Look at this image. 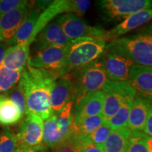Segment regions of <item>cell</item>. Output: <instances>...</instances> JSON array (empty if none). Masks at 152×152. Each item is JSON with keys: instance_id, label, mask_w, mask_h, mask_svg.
Segmentation results:
<instances>
[{"instance_id": "7402d4cb", "label": "cell", "mask_w": 152, "mask_h": 152, "mask_svg": "<svg viewBox=\"0 0 152 152\" xmlns=\"http://www.w3.org/2000/svg\"><path fill=\"white\" fill-rule=\"evenodd\" d=\"M131 130L128 128L113 130L103 145V152H126Z\"/></svg>"}, {"instance_id": "ffe728a7", "label": "cell", "mask_w": 152, "mask_h": 152, "mask_svg": "<svg viewBox=\"0 0 152 152\" xmlns=\"http://www.w3.org/2000/svg\"><path fill=\"white\" fill-rule=\"evenodd\" d=\"M69 14V0H56L53 1L52 4L41 13L38 20L36 23L35 30H34L31 39L30 45L37 34L43 29L47 24L54 20L59 14Z\"/></svg>"}, {"instance_id": "f546056e", "label": "cell", "mask_w": 152, "mask_h": 152, "mask_svg": "<svg viewBox=\"0 0 152 152\" xmlns=\"http://www.w3.org/2000/svg\"><path fill=\"white\" fill-rule=\"evenodd\" d=\"M112 131L113 130L107 125V123H105L102 126H100L99 128L96 129V130H94V132L91 133V134L85 136H86L87 140H90L91 142H92L95 145L102 148L106 140L111 134Z\"/></svg>"}, {"instance_id": "ac0fdd59", "label": "cell", "mask_w": 152, "mask_h": 152, "mask_svg": "<svg viewBox=\"0 0 152 152\" xmlns=\"http://www.w3.org/2000/svg\"><path fill=\"white\" fill-rule=\"evenodd\" d=\"M151 108V99L136 94L129 115L128 128L131 131H143Z\"/></svg>"}, {"instance_id": "836d02e7", "label": "cell", "mask_w": 152, "mask_h": 152, "mask_svg": "<svg viewBox=\"0 0 152 152\" xmlns=\"http://www.w3.org/2000/svg\"><path fill=\"white\" fill-rule=\"evenodd\" d=\"M84 139V144H83V152H103V149L98 146L95 145L90 140H87L85 135H83Z\"/></svg>"}, {"instance_id": "4fadbf2b", "label": "cell", "mask_w": 152, "mask_h": 152, "mask_svg": "<svg viewBox=\"0 0 152 152\" xmlns=\"http://www.w3.org/2000/svg\"><path fill=\"white\" fill-rule=\"evenodd\" d=\"M31 8L28 1L10 12L0 16V42L9 44L16 35Z\"/></svg>"}, {"instance_id": "cb8c5ba5", "label": "cell", "mask_w": 152, "mask_h": 152, "mask_svg": "<svg viewBox=\"0 0 152 152\" xmlns=\"http://www.w3.org/2000/svg\"><path fill=\"white\" fill-rule=\"evenodd\" d=\"M106 123L103 115L86 117L73 120L75 135H88Z\"/></svg>"}, {"instance_id": "5bb4252c", "label": "cell", "mask_w": 152, "mask_h": 152, "mask_svg": "<svg viewBox=\"0 0 152 152\" xmlns=\"http://www.w3.org/2000/svg\"><path fill=\"white\" fill-rule=\"evenodd\" d=\"M104 94L102 90L89 93L78 102L74 103V120L102 115L103 112Z\"/></svg>"}, {"instance_id": "277c9868", "label": "cell", "mask_w": 152, "mask_h": 152, "mask_svg": "<svg viewBox=\"0 0 152 152\" xmlns=\"http://www.w3.org/2000/svg\"><path fill=\"white\" fill-rule=\"evenodd\" d=\"M106 45V42L99 38L81 37L72 40L68 49L66 75L98 59L105 51Z\"/></svg>"}, {"instance_id": "9a60e30c", "label": "cell", "mask_w": 152, "mask_h": 152, "mask_svg": "<svg viewBox=\"0 0 152 152\" xmlns=\"http://www.w3.org/2000/svg\"><path fill=\"white\" fill-rule=\"evenodd\" d=\"M152 20V9H145L128 16L116 26L106 30L105 41L110 42L118 39L140 27Z\"/></svg>"}, {"instance_id": "83f0119b", "label": "cell", "mask_w": 152, "mask_h": 152, "mask_svg": "<svg viewBox=\"0 0 152 152\" xmlns=\"http://www.w3.org/2000/svg\"><path fill=\"white\" fill-rule=\"evenodd\" d=\"M84 139L83 135L70 136L53 149L54 152H83Z\"/></svg>"}, {"instance_id": "4316f807", "label": "cell", "mask_w": 152, "mask_h": 152, "mask_svg": "<svg viewBox=\"0 0 152 152\" xmlns=\"http://www.w3.org/2000/svg\"><path fill=\"white\" fill-rule=\"evenodd\" d=\"M147 135L140 131H131L126 152H149Z\"/></svg>"}, {"instance_id": "f1b7e54d", "label": "cell", "mask_w": 152, "mask_h": 152, "mask_svg": "<svg viewBox=\"0 0 152 152\" xmlns=\"http://www.w3.org/2000/svg\"><path fill=\"white\" fill-rule=\"evenodd\" d=\"M18 144L17 134L9 128L3 129L0 133V152H14Z\"/></svg>"}, {"instance_id": "d6986e66", "label": "cell", "mask_w": 152, "mask_h": 152, "mask_svg": "<svg viewBox=\"0 0 152 152\" xmlns=\"http://www.w3.org/2000/svg\"><path fill=\"white\" fill-rule=\"evenodd\" d=\"M30 47L28 43L9 47L6 52L2 65L13 71H23L30 58Z\"/></svg>"}, {"instance_id": "e575fe53", "label": "cell", "mask_w": 152, "mask_h": 152, "mask_svg": "<svg viewBox=\"0 0 152 152\" xmlns=\"http://www.w3.org/2000/svg\"><path fill=\"white\" fill-rule=\"evenodd\" d=\"M143 132L147 135L152 137V108L149 112V115H148L147 121H146Z\"/></svg>"}, {"instance_id": "2e32d148", "label": "cell", "mask_w": 152, "mask_h": 152, "mask_svg": "<svg viewBox=\"0 0 152 152\" xmlns=\"http://www.w3.org/2000/svg\"><path fill=\"white\" fill-rule=\"evenodd\" d=\"M128 83L137 94L152 100V68L133 64L129 73Z\"/></svg>"}, {"instance_id": "7c38bea8", "label": "cell", "mask_w": 152, "mask_h": 152, "mask_svg": "<svg viewBox=\"0 0 152 152\" xmlns=\"http://www.w3.org/2000/svg\"><path fill=\"white\" fill-rule=\"evenodd\" d=\"M43 120L33 113H27L20 123L18 145L33 147L41 144L43 140Z\"/></svg>"}, {"instance_id": "3957f363", "label": "cell", "mask_w": 152, "mask_h": 152, "mask_svg": "<svg viewBox=\"0 0 152 152\" xmlns=\"http://www.w3.org/2000/svg\"><path fill=\"white\" fill-rule=\"evenodd\" d=\"M106 49L124 55L136 65L152 68V32L113 39L106 44Z\"/></svg>"}, {"instance_id": "44dd1931", "label": "cell", "mask_w": 152, "mask_h": 152, "mask_svg": "<svg viewBox=\"0 0 152 152\" xmlns=\"http://www.w3.org/2000/svg\"><path fill=\"white\" fill-rule=\"evenodd\" d=\"M41 13V11L38 9L30 8L27 16L22 23L16 35L8 44L9 47L25 43H28L31 45L30 39Z\"/></svg>"}, {"instance_id": "8fae6325", "label": "cell", "mask_w": 152, "mask_h": 152, "mask_svg": "<svg viewBox=\"0 0 152 152\" xmlns=\"http://www.w3.org/2000/svg\"><path fill=\"white\" fill-rule=\"evenodd\" d=\"M59 24L53 20L37 34L32 43L34 54L49 47H66L71 45Z\"/></svg>"}, {"instance_id": "74e56055", "label": "cell", "mask_w": 152, "mask_h": 152, "mask_svg": "<svg viewBox=\"0 0 152 152\" xmlns=\"http://www.w3.org/2000/svg\"><path fill=\"white\" fill-rule=\"evenodd\" d=\"M147 146L149 148V152H152V137L147 135Z\"/></svg>"}, {"instance_id": "52a82bcc", "label": "cell", "mask_w": 152, "mask_h": 152, "mask_svg": "<svg viewBox=\"0 0 152 152\" xmlns=\"http://www.w3.org/2000/svg\"><path fill=\"white\" fill-rule=\"evenodd\" d=\"M104 102L102 115L106 121L116 113L125 101L134 98L135 91L127 81L113 82L108 80L102 89Z\"/></svg>"}, {"instance_id": "603a6c76", "label": "cell", "mask_w": 152, "mask_h": 152, "mask_svg": "<svg viewBox=\"0 0 152 152\" xmlns=\"http://www.w3.org/2000/svg\"><path fill=\"white\" fill-rule=\"evenodd\" d=\"M23 117L18 108L4 94H0V125H14Z\"/></svg>"}, {"instance_id": "484cf974", "label": "cell", "mask_w": 152, "mask_h": 152, "mask_svg": "<svg viewBox=\"0 0 152 152\" xmlns=\"http://www.w3.org/2000/svg\"><path fill=\"white\" fill-rule=\"evenodd\" d=\"M22 71H13L0 66V93H6L18 83Z\"/></svg>"}, {"instance_id": "d4e9b609", "label": "cell", "mask_w": 152, "mask_h": 152, "mask_svg": "<svg viewBox=\"0 0 152 152\" xmlns=\"http://www.w3.org/2000/svg\"><path fill=\"white\" fill-rule=\"evenodd\" d=\"M134 98L125 101L115 115L106 121L112 130L128 128V123Z\"/></svg>"}, {"instance_id": "5b68a950", "label": "cell", "mask_w": 152, "mask_h": 152, "mask_svg": "<svg viewBox=\"0 0 152 152\" xmlns=\"http://www.w3.org/2000/svg\"><path fill=\"white\" fill-rule=\"evenodd\" d=\"M73 101L59 113L52 114L44 123L43 142L45 146L54 149L63 141L74 134Z\"/></svg>"}, {"instance_id": "f35d334b", "label": "cell", "mask_w": 152, "mask_h": 152, "mask_svg": "<svg viewBox=\"0 0 152 152\" xmlns=\"http://www.w3.org/2000/svg\"><path fill=\"white\" fill-rule=\"evenodd\" d=\"M14 152H24V148L23 146H20V145H18V147H17L16 149L15 150Z\"/></svg>"}, {"instance_id": "1f68e13d", "label": "cell", "mask_w": 152, "mask_h": 152, "mask_svg": "<svg viewBox=\"0 0 152 152\" xmlns=\"http://www.w3.org/2000/svg\"><path fill=\"white\" fill-rule=\"evenodd\" d=\"M91 1L89 0H69V14L84 16L88 10Z\"/></svg>"}, {"instance_id": "30bf717a", "label": "cell", "mask_w": 152, "mask_h": 152, "mask_svg": "<svg viewBox=\"0 0 152 152\" xmlns=\"http://www.w3.org/2000/svg\"><path fill=\"white\" fill-rule=\"evenodd\" d=\"M108 79L113 82L128 81L130 68L134 64L116 51L105 49L100 56Z\"/></svg>"}, {"instance_id": "9c48e42d", "label": "cell", "mask_w": 152, "mask_h": 152, "mask_svg": "<svg viewBox=\"0 0 152 152\" xmlns=\"http://www.w3.org/2000/svg\"><path fill=\"white\" fill-rule=\"evenodd\" d=\"M63 31L71 40L81 37L99 38L105 40L106 30L91 26L80 16L73 14L59 15L55 18Z\"/></svg>"}, {"instance_id": "8d00e7d4", "label": "cell", "mask_w": 152, "mask_h": 152, "mask_svg": "<svg viewBox=\"0 0 152 152\" xmlns=\"http://www.w3.org/2000/svg\"><path fill=\"white\" fill-rule=\"evenodd\" d=\"M23 147L24 148V152H48L47 147L42 144L33 146V147H24V146Z\"/></svg>"}, {"instance_id": "e0dca14e", "label": "cell", "mask_w": 152, "mask_h": 152, "mask_svg": "<svg viewBox=\"0 0 152 152\" xmlns=\"http://www.w3.org/2000/svg\"><path fill=\"white\" fill-rule=\"evenodd\" d=\"M73 100V87L67 75L55 80L50 94V105L52 114L59 113Z\"/></svg>"}, {"instance_id": "ba28073f", "label": "cell", "mask_w": 152, "mask_h": 152, "mask_svg": "<svg viewBox=\"0 0 152 152\" xmlns=\"http://www.w3.org/2000/svg\"><path fill=\"white\" fill-rule=\"evenodd\" d=\"M68 47H49L35 53L30 56L28 66L53 72L59 77L65 76Z\"/></svg>"}, {"instance_id": "d590c367", "label": "cell", "mask_w": 152, "mask_h": 152, "mask_svg": "<svg viewBox=\"0 0 152 152\" xmlns=\"http://www.w3.org/2000/svg\"><path fill=\"white\" fill-rule=\"evenodd\" d=\"M52 2L53 1H49V0H39V1H34V5L35 8L44 11L52 4Z\"/></svg>"}, {"instance_id": "4dcf8cb0", "label": "cell", "mask_w": 152, "mask_h": 152, "mask_svg": "<svg viewBox=\"0 0 152 152\" xmlns=\"http://www.w3.org/2000/svg\"><path fill=\"white\" fill-rule=\"evenodd\" d=\"M4 94L7 95L14 102L15 105L18 108L20 113L24 117L27 113V107H26V102L24 94L20 87L17 85L8 92H6Z\"/></svg>"}, {"instance_id": "7a4b0ae2", "label": "cell", "mask_w": 152, "mask_h": 152, "mask_svg": "<svg viewBox=\"0 0 152 152\" xmlns=\"http://www.w3.org/2000/svg\"><path fill=\"white\" fill-rule=\"evenodd\" d=\"M66 75L72 83L74 103L89 93L102 90L109 80L100 57L90 64L73 70Z\"/></svg>"}, {"instance_id": "8992f818", "label": "cell", "mask_w": 152, "mask_h": 152, "mask_svg": "<svg viewBox=\"0 0 152 152\" xmlns=\"http://www.w3.org/2000/svg\"><path fill=\"white\" fill-rule=\"evenodd\" d=\"M99 11L107 22L123 21L131 15L152 9V0H101L96 1Z\"/></svg>"}, {"instance_id": "6da1fadb", "label": "cell", "mask_w": 152, "mask_h": 152, "mask_svg": "<svg viewBox=\"0 0 152 152\" xmlns=\"http://www.w3.org/2000/svg\"><path fill=\"white\" fill-rule=\"evenodd\" d=\"M59 77L53 72L26 66L22 71L18 85L24 94L27 113L35 114L45 121L52 115L51 91L55 80Z\"/></svg>"}, {"instance_id": "d6a6232c", "label": "cell", "mask_w": 152, "mask_h": 152, "mask_svg": "<svg viewBox=\"0 0 152 152\" xmlns=\"http://www.w3.org/2000/svg\"><path fill=\"white\" fill-rule=\"evenodd\" d=\"M26 0H0V16L20 7Z\"/></svg>"}]
</instances>
